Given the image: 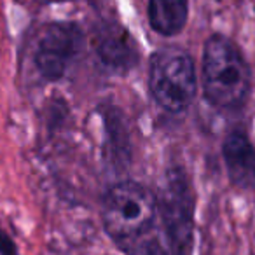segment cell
I'll return each mask as SVG.
<instances>
[{
  "mask_svg": "<svg viewBox=\"0 0 255 255\" xmlns=\"http://www.w3.org/2000/svg\"><path fill=\"white\" fill-rule=\"evenodd\" d=\"M149 88L152 98L163 110L171 114L185 110L198 89L192 58L178 49L157 51L150 60Z\"/></svg>",
  "mask_w": 255,
  "mask_h": 255,
  "instance_id": "3",
  "label": "cell"
},
{
  "mask_svg": "<svg viewBox=\"0 0 255 255\" xmlns=\"http://www.w3.org/2000/svg\"><path fill=\"white\" fill-rule=\"evenodd\" d=\"M82 33L74 23H51L42 30L33 51V63L47 81H58L79 53Z\"/></svg>",
  "mask_w": 255,
  "mask_h": 255,
  "instance_id": "5",
  "label": "cell"
},
{
  "mask_svg": "<svg viewBox=\"0 0 255 255\" xmlns=\"http://www.w3.org/2000/svg\"><path fill=\"white\" fill-rule=\"evenodd\" d=\"M205 98L222 110L243 107L250 93L252 75L238 47L224 35H212L205 44L201 65Z\"/></svg>",
  "mask_w": 255,
  "mask_h": 255,
  "instance_id": "1",
  "label": "cell"
},
{
  "mask_svg": "<svg viewBox=\"0 0 255 255\" xmlns=\"http://www.w3.org/2000/svg\"><path fill=\"white\" fill-rule=\"evenodd\" d=\"M157 201L149 189L136 182H121L102 198V222L107 234L124 248L143 241L156 222Z\"/></svg>",
  "mask_w": 255,
  "mask_h": 255,
  "instance_id": "2",
  "label": "cell"
},
{
  "mask_svg": "<svg viewBox=\"0 0 255 255\" xmlns=\"http://www.w3.org/2000/svg\"><path fill=\"white\" fill-rule=\"evenodd\" d=\"M96 53L110 70L126 72L136 63V49L131 37L117 25H103L96 32Z\"/></svg>",
  "mask_w": 255,
  "mask_h": 255,
  "instance_id": "6",
  "label": "cell"
},
{
  "mask_svg": "<svg viewBox=\"0 0 255 255\" xmlns=\"http://www.w3.org/2000/svg\"><path fill=\"white\" fill-rule=\"evenodd\" d=\"M105 121V140H107V154L114 166L124 168L129 163V133H128L126 121H124L121 110L110 107L103 112Z\"/></svg>",
  "mask_w": 255,
  "mask_h": 255,
  "instance_id": "9",
  "label": "cell"
},
{
  "mask_svg": "<svg viewBox=\"0 0 255 255\" xmlns=\"http://www.w3.org/2000/svg\"><path fill=\"white\" fill-rule=\"evenodd\" d=\"M149 23L159 35L171 37L182 32L187 23V0H149Z\"/></svg>",
  "mask_w": 255,
  "mask_h": 255,
  "instance_id": "8",
  "label": "cell"
},
{
  "mask_svg": "<svg viewBox=\"0 0 255 255\" xmlns=\"http://www.w3.org/2000/svg\"><path fill=\"white\" fill-rule=\"evenodd\" d=\"M131 252H133V255H168L166 250L163 248V245L157 240H154V238L140 241Z\"/></svg>",
  "mask_w": 255,
  "mask_h": 255,
  "instance_id": "10",
  "label": "cell"
},
{
  "mask_svg": "<svg viewBox=\"0 0 255 255\" xmlns=\"http://www.w3.org/2000/svg\"><path fill=\"white\" fill-rule=\"evenodd\" d=\"M224 163L229 178L240 187L255 185V149L248 136L241 131H233L227 135L222 145Z\"/></svg>",
  "mask_w": 255,
  "mask_h": 255,
  "instance_id": "7",
  "label": "cell"
},
{
  "mask_svg": "<svg viewBox=\"0 0 255 255\" xmlns=\"http://www.w3.org/2000/svg\"><path fill=\"white\" fill-rule=\"evenodd\" d=\"M194 203V192L187 175L180 168L168 170L161 184L157 208L163 217L173 255H192Z\"/></svg>",
  "mask_w": 255,
  "mask_h": 255,
  "instance_id": "4",
  "label": "cell"
},
{
  "mask_svg": "<svg viewBox=\"0 0 255 255\" xmlns=\"http://www.w3.org/2000/svg\"><path fill=\"white\" fill-rule=\"evenodd\" d=\"M0 255H18L16 245L11 238L5 234L4 229H0Z\"/></svg>",
  "mask_w": 255,
  "mask_h": 255,
  "instance_id": "11",
  "label": "cell"
}]
</instances>
